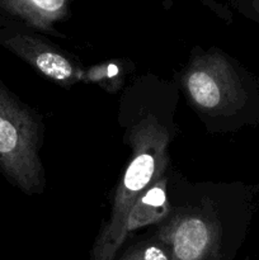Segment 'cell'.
<instances>
[{
  "instance_id": "cell-1",
  "label": "cell",
  "mask_w": 259,
  "mask_h": 260,
  "mask_svg": "<svg viewBox=\"0 0 259 260\" xmlns=\"http://www.w3.org/2000/svg\"><path fill=\"white\" fill-rule=\"evenodd\" d=\"M131 161L122 177L108 223L94 244L90 260H114V240L124 218L146 190L163 179L168 167L169 134L154 116L140 121L130 134Z\"/></svg>"
},
{
  "instance_id": "cell-2",
  "label": "cell",
  "mask_w": 259,
  "mask_h": 260,
  "mask_svg": "<svg viewBox=\"0 0 259 260\" xmlns=\"http://www.w3.org/2000/svg\"><path fill=\"white\" fill-rule=\"evenodd\" d=\"M40 128L32 112L0 81V173L27 194L43 188Z\"/></svg>"
},
{
  "instance_id": "cell-3",
  "label": "cell",
  "mask_w": 259,
  "mask_h": 260,
  "mask_svg": "<svg viewBox=\"0 0 259 260\" xmlns=\"http://www.w3.org/2000/svg\"><path fill=\"white\" fill-rule=\"evenodd\" d=\"M184 84L193 103L203 111H221L233 98L230 69L217 55L196 58L185 71Z\"/></svg>"
},
{
  "instance_id": "cell-4",
  "label": "cell",
  "mask_w": 259,
  "mask_h": 260,
  "mask_svg": "<svg viewBox=\"0 0 259 260\" xmlns=\"http://www.w3.org/2000/svg\"><path fill=\"white\" fill-rule=\"evenodd\" d=\"M0 45L24 60L46 78L63 86L80 81L84 70L60 51L51 48L46 43L8 29H0Z\"/></svg>"
},
{
  "instance_id": "cell-5",
  "label": "cell",
  "mask_w": 259,
  "mask_h": 260,
  "mask_svg": "<svg viewBox=\"0 0 259 260\" xmlns=\"http://www.w3.org/2000/svg\"><path fill=\"white\" fill-rule=\"evenodd\" d=\"M163 244L172 260H215L217 234L210 220L201 215L177 218L163 231Z\"/></svg>"
},
{
  "instance_id": "cell-6",
  "label": "cell",
  "mask_w": 259,
  "mask_h": 260,
  "mask_svg": "<svg viewBox=\"0 0 259 260\" xmlns=\"http://www.w3.org/2000/svg\"><path fill=\"white\" fill-rule=\"evenodd\" d=\"M168 210L169 206L167 202V180L160 179L144 193L124 218L114 240L116 254L130 233L149 223L159 222L167 215Z\"/></svg>"
},
{
  "instance_id": "cell-7",
  "label": "cell",
  "mask_w": 259,
  "mask_h": 260,
  "mask_svg": "<svg viewBox=\"0 0 259 260\" xmlns=\"http://www.w3.org/2000/svg\"><path fill=\"white\" fill-rule=\"evenodd\" d=\"M81 80L98 84L107 91H116L122 85V70L116 63H101L84 71Z\"/></svg>"
},
{
  "instance_id": "cell-8",
  "label": "cell",
  "mask_w": 259,
  "mask_h": 260,
  "mask_svg": "<svg viewBox=\"0 0 259 260\" xmlns=\"http://www.w3.org/2000/svg\"><path fill=\"white\" fill-rule=\"evenodd\" d=\"M121 260H172L164 244H142L123 255Z\"/></svg>"
},
{
  "instance_id": "cell-9",
  "label": "cell",
  "mask_w": 259,
  "mask_h": 260,
  "mask_svg": "<svg viewBox=\"0 0 259 260\" xmlns=\"http://www.w3.org/2000/svg\"><path fill=\"white\" fill-rule=\"evenodd\" d=\"M65 0H24L23 4L15 5V7L10 8V9H18L23 5L24 8H33L36 10H40L41 13H48V14H53L57 13L58 10L62 9Z\"/></svg>"
}]
</instances>
